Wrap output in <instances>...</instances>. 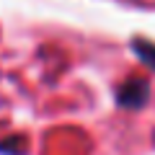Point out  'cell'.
Returning a JSON list of instances; mask_svg holds the SVG:
<instances>
[{"label": "cell", "mask_w": 155, "mask_h": 155, "mask_svg": "<svg viewBox=\"0 0 155 155\" xmlns=\"http://www.w3.org/2000/svg\"><path fill=\"white\" fill-rule=\"evenodd\" d=\"M147 96H150L147 80L132 78V80H127L124 85H119V91H116V104L124 106V109H140V106H145Z\"/></svg>", "instance_id": "obj_1"}, {"label": "cell", "mask_w": 155, "mask_h": 155, "mask_svg": "<svg viewBox=\"0 0 155 155\" xmlns=\"http://www.w3.org/2000/svg\"><path fill=\"white\" fill-rule=\"evenodd\" d=\"M132 49H134V54H137L145 65L155 70V44H153V41L137 36V39H132Z\"/></svg>", "instance_id": "obj_2"}]
</instances>
